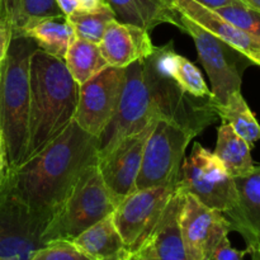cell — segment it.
<instances>
[{
    "mask_svg": "<svg viewBox=\"0 0 260 260\" xmlns=\"http://www.w3.org/2000/svg\"><path fill=\"white\" fill-rule=\"evenodd\" d=\"M98 154L99 139L73 121L42 151L9 169L3 183L28 208L52 216Z\"/></svg>",
    "mask_w": 260,
    "mask_h": 260,
    "instance_id": "cell-1",
    "label": "cell"
},
{
    "mask_svg": "<svg viewBox=\"0 0 260 260\" xmlns=\"http://www.w3.org/2000/svg\"><path fill=\"white\" fill-rule=\"evenodd\" d=\"M30 93L25 161L42 151L74 121L79 98L61 58L37 48L30 57Z\"/></svg>",
    "mask_w": 260,
    "mask_h": 260,
    "instance_id": "cell-2",
    "label": "cell"
},
{
    "mask_svg": "<svg viewBox=\"0 0 260 260\" xmlns=\"http://www.w3.org/2000/svg\"><path fill=\"white\" fill-rule=\"evenodd\" d=\"M30 38L15 36L0 70V129L7 145L9 169L25 161L30 93V57L37 50Z\"/></svg>",
    "mask_w": 260,
    "mask_h": 260,
    "instance_id": "cell-3",
    "label": "cell"
},
{
    "mask_svg": "<svg viewBox=\"0 0 260 260\" xmlns=\"http://www.w3.org/2000/svg\"><path fill=\"white\" fill-rule=\"evenodd\" d=\"M142 63L152 112L157 118L174 122L192 131L196 136L217 121L213 99L190 95L168 73L167 45L155 46L154 52Z\"/></svg>",
    "mask_w": 260,
    "mask_h": 260,
    "instance_id": "cell-4",
    "label": "cell"
},
{
    "mask_svg": "<svg viewBox=\"0 0 260 260\" xmlns=\"http://www.w3.org/2000/svg\"><path fill=\"white\" fill-rule=\"evenodd\" d=\"M116 202L107 189L98 161L84 170L78 182L52 215L43 234L46 244L71 241L106 216L113 213Z\"/></svg>",
    "mask_w": 260,
    "mask_h": 260,
    "instance_id": "cell-5",
    "label": "cell"
},
{
    "mask_svg": "<svg viewBox=\"0 0 260 260\" xmlns=\"http://www.w3.org/2000/svg\"><path fill=\"white\" fill-rule=\"evenodd\" d=\"M179 15V29L192 37L198 58L211 81L213 103L225 104L230 94L240 90L244 71L254 63L241 51L223 42L189 18Z\"/></svg>",
    "mask_w": 260,
    "mask_h": 260,
    "instance_id": "cell-6",
    "label": "cell"
},
{
    "mask_svg": "<svg viewBox=\"0 0 260 260\" xmlns=\"http://www.w3.org/2000/svg\"><path fill=\"white\" fill-rule=\"evenodd\" d=\"M194 137L192 131L174 122L156 118L145 144L136 190L178 183L185 150Z\"/></svg>",
    "mask_w": 260,
    "mask_h": 260,
    "instance_id": "cell-7",
    "label": "cell"
},
{
    "mask_svg": "<svg viewBox=\"0 0 260 260\" xmlns=\"http://www.w3.org/2000/svg\"><path fill=\"white\" fill-rule=\"evenodd\" d=\"M180 190L192 194L207 207L225 215L235 206L236 187L222 162L200 142H194L189 156H185L180 169Z\"/></svg>",
    "mask_w": 260,
    "mask_h": 260,
    "instance_id": "cell-8",
    "label": "cell"
},
{
    "mask_svg": "<svg viewBox=\"0 0 260 260\" xmlns=\"http://www.w3.org/2000/svg\"><path fill=\"white\" fill-rule=\"evenodd\" d=\"M52 216L38 213L0 184V258L28 260L46 245L43 234Z\"/></svg>",
    "mask_w": 260,
    "mask_h": 260,
    "instance_id": "cell-9",
    "label": "cell"
},
{
    "mask_svg": "<svg viewBox=\"0 0 260 260\" xmlns=\"http://www.w3.org/2000/svg\"><path fill=\"white\" fill-rule=\"evenodd\" d=\"M151 99L144 75L142 61L124 68V83L121 99L113 118L99 137V154H107L127 136L141 131L155 118Z\"/></svg>",
    "mask_w": 260,
    "mask_h": 260,
    "instance_id": "cell-10",
    "label": "cell"
},
{
    "mask_svg": "<svg viewBox=\"0 0 260 260\" xmlns=\"http://www.w3.org/2000/svg\"><path fill=\"white\" fill-rule=\"evenodd\" d=\"M177 187L178 183L137 189L116 206L112 213L114 225L131 254L149 240Z\"/></svg>",
    "mask_w": 260,
    "mask_h": 260,
    "instance_id": "cell-11",
    "label": "cell"
},
{
    "mask_svg": "<svg viewBox=\"0 0 260 260\" xmlns=\"http://www.w3.org/2000/svg\"><path fill=\"white\" fill-rule=\"evenodd\" d=\"M123 83L124 69L108 66L79 85L74 122L86 134L99 139L116 113Z\"/></svg>",
    "mask_w": 260,
    "mask_h": 260,
    "instance_id": "cell-12",
    "label": "cell"
},
{
    "mask_svg": "<svg viewBox=\"0 0 260 260\" xmlns=\"http://www.w3.org/2000/svg\"><path fill=\"white\" fill-rule=\"evenodd\" d=\"M187 260H212L218 244L231 233L222 212L207 207L192 194L184 193L179 216Z\"/></svg>",
    "mask_w": 260,
    "mask_h": 260,
    "instance_id": "cell-13",
    "label": "cell"
},
{
    "mask_svg": "<svg viewBox=\"0 0 260 260\" xmlns=\"http://www.w3.org/2000/svg\"><path fill=\"white\" fill-rule=\"evenodd\" d=\"M156 118L151 119L141 131L122 140L111 151L98 156L99 172L116 206L136 190L145 144L154 128Z\"/></svg>",
    "mask_w": 260,
    "mask_h": 260,
    "instance_id": "cell-14",
    "label": "cell"
},
{
    "mask_svg": "<svg viewBox=\"0 0 260 260\" xmlns=\"http://www.w3.org/2000/svg\"><path fill=\"white\" fill-rule=\"evenodd\" d=\"M236 203L225 213L231 231L243 236L249 251L260 249V165L244 175L234 178Z\"/></svg>",
    "mask_w": 260,
    "mask_h": 260,
    "instance_id": "cell-15",
    "label": "cell"
},
{
    "mask_svg": "<svg viewBox=\"0 0 260 260\" xmlns=\"http://www.w3.org/2000/svg\"><path fill=\"white\" fill-rule=\"evenodd\" d=\"M99 48L108 66L124 69L144 61L155 50L149 30L113 19L107 25Z\"/></svg>",
    "mask_w": 260,
    "mask_h": 260,
    "instance_id": "cell-16",
    "label": "cell"
},
{
    "mask_svg": "<svg viewBox=\"0 0 260 260\" xmlns=\"http://www.w3.org/2000/svg\"><path fill=\"white\" fill-rule=\"evenodd\" d=\"M174 8L179 14L189 18L223 42L241 51L253 63L260 55V37L239 29L215 10L194 0H174Z\"/></svg>",
    "mask_w": 260,
    "mask_h": 260,
    "instance_id": "cell-17",
    "label": "cell"
},
{
    "mask_svg": "<svg viewBox=\"0 0 260 260\" xmlns=\"http://www.w3.org/2000/svg\"><path fill=\"white\" fill-rule=\"evenodd\" d=\"M71 243L93 260H128L131 256L112 213L83 231Z\"/></svg>",
    "mask_w": 260,
    "mask_h": 260,
    "instance_id": "cell-18",
    "label": "cell"
},
{
    "mask_svg": "<svg viewBox=\"0 0 260 260\" xmlns=\"http://www.w3.org/2000/svg\"><path fill=\"white\" fill-rule=\"evenodd\" d=\"M119 22L139 25L151 32L159 24L169 23L179 28V13L174 0H106Z\"/></svg>",
    "mask_w": 260,
    "mask_h": 260,
    "instance_id": "cell-19",
    "label": "cell"
},
{
    "mask_svg": "<svg viewBox=\"0 0 260 260\" xmlns=\"http://www.w3.org/2000/svg\"><path fill=\"white\" fill-rule=\"evenodd\" d=\"M15 36L30 38L40 50L61 60L65 58L69 47L76 38L73 25L65 15L33 18L25 22Z\"/></svg>",
    "mask_w": 260,
    "mask_h": 260,
    "instance_id": "cell-20",
    "label": "cell"
},
{
    "mask_svg": "<svg viewBox=\"0 0 260 260\" xmlns=\"http://www.w3.org/2000/svg\"><path fill=\"white\" fill-rule=\"evenodd\" d=\"M183 196L178 185L149 238L161 260H187L179 223Z\"/></svg>",
    "mask_w": 260,
    "mask_h": 260,
    "instance_id": "cell-21",
    "label": "cell"
},
{
    "mask_svg": "<svg viewBox=\"0 0 260 260\" xmlns=\"http://www.w3.org/2000/svg\"><path fill=\"white\" fill-rule=\"evenodd\" d=\"M251 147L239 136L233 127L222 123L217 129V142L213 154L222 162L226 172L233 178L244 175L254 168Z\"/></svg>",
    "mask_w": 260,
    "mask_h": 260,
    "instance_id": "cell-22",
    "label": "cell"
},
{
    "mask_svg": "<svg viewBox=\"0 0 260 260\" xmlns=\"http://www.w3.org/2000/svg\"><path fill=\"white\" fill-rule=\"evenodd\" d=\"M213 109L222 123H228L253 149L260 141V124L249 108L241 90L230 94L225 104L213 103Z\"/></svg>",
    "mask_w": 260,
    "mask_h": 260,
    "instance_id": "cell-23",
    "label": "cell"
},
{
    "mask_svg": "<svg viewBox=\"0 0 260 260\" xmlns=\"http://www.w3.org/2000/svg\"><path fill=\"white\" fill-rule=\"evenodd\" d=\"M71 78L76 84L86 83L91 78L108 68L104 60L99 45L76 37L66 52L63 58Z\"/></svg>",
    "mask_w": 260,
    "mask_h": 260,
    "instance_id": "cell-24",
    "label": "cell"
},
{
    "mask_svg": "<svg viewBox=\"0 0 260 260\" xmlns=\"http://www.w3.org/2000/svg\"><path fill=\"white\" fill-rule=\"evenodd\" d=\"M63 15L56 0H0V22L9 25L15 36L33 18Z\"/></svg>",
    "mask_w": 260,
    "mask_h": 260,
    "instance_id": "cell-25",
    "label": "cell"
},
{
    "mask_svg": "<svg viewBox=\"0 0 260 260\" xmlns=\"http://www.w3.org/2000/svg\"><path fill=\"white\" fill-rule=\"evenodd\" d=\"M167 68L178 85L188 94L200 99H213L200 69L184 56L175 52L173 42L167 43Z\"/></svg>",
    "mask_w": 260,
    "mask_h": 260,
    "instance_id": "cell-26",
    "label": "cell"
},
{
    "mask_svg": "<svg viewBox=\"0 0 260 260\" xmlns=\"http://www.w3.org/2000/svg\"><path fill=\"white\" fill-rule=\"evenodd\" d=\"M66 19L73 25L76 37L99 45L107 25L111 20L117 18L112 8L106 2L93 10L76 9L71 14L66 15Z\"/></svg>",
    "mask_w": 260,
    "mask_h": 260,
    "instance_id": "cell-27",
    "label": "cell"
},
{
    "mask_svg": "<svg viewBox=\"0 0 260 260\" xmlns=\"http://www.w3.org/2000/svg\"><path fill=\"white\" fill-rule=\"evenodd\" d=\"M217 14L225 18L228 22L249 35L260 37V12L239 2L235 4L215 9Z\"/></svg>",
    "mask_w": 260,
    "mask_h": 260,
    "instance_id": "cell-28",
    "label": "cell"
},
{
    "mask_svg": "<svg viewBox=\"0 0 260 260\" xmlns=\"http://www.w3.org/2000/svg\"><path fill=\"white\" fill-rule=\"evenodd\" d=\"M28 260H93L71 241L56 240L36 250Z\"/></svg>",
    "mask_w": 260,
    "mask_h": 260,
    "instance_id": "cell-29",
    "label": "cell"
},
{
    "mask_svg": "<svg viewBox=\"0 0 260 260\" xmlns=\"http://www.w3.org/2000/svg\"><path fill=\"white\" fill-rule=\"evenodd\" d=\"M246 254H250L248 249L238 250V249L233 248L228 236L217 245L215 253H213L212 260H244Z\"/></svg>",
    "mask_w": 260,
    "mask_h": 260,
    "instance_id": "cell-30",
    "label": "cell"
},
{
    "mask_svg": "<svg viewBox=\"0 0 260 260\" xmlns=\"http://www.w3.org/2000/svg\"><path fill=\"white\" fill-rule=\"evenodd\" d=\"M12 37V29L9 28V25L0 22V63L4 61L5 56H7Z\"/></svg>",
    "mask_w": 260,
    "mask_h": 260,
    "instance_id": "cell-31",
    "label": "cell"
},
{
    "mask_svg": "<svg viewBox=\"0 0 260 260\" xmlns=\"http://www.w3.org/2000/svg\"><path fill=\"white\" fill-rule=\"evenodd\" d=\"M132 258L134 260H161L150 240H147L136 253L132 254Z\"/></svg>",
    "mask_w": 260,
    "mask_h": 260,
    "instance_id": "cell-32",
    "label": "cell"
},
{
    "mask_svg": "<svg viewBox=\"0 0 260 260\" xmlns=\"http://www.w3.org/2000/svg\"><path fill=\"white\" fill-rule=\"evenodd\" d=\"M8 172H9V162H8L7 145H5L4 135L0 129V184L5 180Z\"/></svg>",
    "mask_w": 260,
    "mask_h": 260,
    "instance_id": "cell-33",
    "label": "cell"
},
{
    "mask_svg": "<svg viewBox=\"0 0 260 260\" xmlns=\"http://www.w3.org/2000/svg\"><path fill=\"white\" fill-rule=\"evenodd\" d=\"M194 2L205 5L206 8H210V9L215 10L217 9V8H222V7H226V5L235 4V3H239L240 0H194Z\"/></svg>",
    "mask_w": 260,
    "mask_h": 260,
    "instance_id": "cell-34",
    "label": "cell"
},
{
    "mask_svg": "<svg viewBox=\"0 0 260 260\" xmlns=\"http://www.w3.org/2000/svg\"><path fill=\"white\" fill-rule=\"evenodd\" d=\"M56 3H57L58 8H60L65 17L75 12L76 9H79L78 0H56Z\"/></svg>",
    "mask_w": 260,
    "mask_h": 260,
    "instance_id": "cell-35",
    "label": "cell"
},
{
    "mask_svg": "<svg viewBox=\"0 0 260 260\" xmlns=\"http://www.w3.org/2000/svg\"><path fill=\"white\" fill-rule=\"evenodd\" d=\"M103 3H106V0H78L79 9L84 10L96 9V8L101 7Z\"/></svg>",
    "mask_w": 260,
    "mask_h": 260,
    "instance_id": "cell-36",
    "label": "cell"
},
{
    "mask_svg": "<svg viewBox=\"0 0 260 260\" xmlns=\"http://www.w3.org/2000/svg\"><path fill=\"white\" fill-rule=\"evenodd\" d=\"M241 3H244V4L249 5V7L254 8V9L259 10L260 12V0H240Z\"/></svg>",
    "mask_w": 260,
    "mask_h": 260,
    "instance_id": "cell-37",
    "label": "cell"
},
{
    "mask_svg": "<svg viewBox=\"0 0 260 260\" xmlns=\"http://www.w3.org/2000/svg\"><path fill=\"white\" fill-rule=\"evenodd\" d=\"M251 260H260V249L259 250H254L250 253Z\"/></svg>",
    "mask_w": 260,
    "mask_h": 260,
    "instance_id": "cell-38",
    "label": "cell"
},
{
    "mask_svg": "<svg viewBox=\"0 0 260 260\" xmlns=\"http://www.w3.org/2000/svg\"><path fill=\"white\" fill-rule=\"evenodd\" d=\"M254 65H258V66H260V55L258 56V57L255 58V61H254Z\"/></svg>",
    "mask_w": 260,
    "mask_h": 260,
    "instance_id": "cell-39",
    "label": "cell"
},
{
    "mask_svg": "<svg viewBox=\"0 0 260 260\" xmlns=\"http://www.w3.org/2000/svg\"><path fill=\"white\" fill-rule=\"evenodd\" d=\"M128 260H134V258H132V254H131V256H129Z\"/></svg>",
    "mask_w": 260,
    "mask_h": 260,
    "instance_id": "cell-40",
    "label": "cell"
},
{
    "mask_svg": "<svg viewBox=\"0 0 260 260\" xmlns=\"http://www.w3.org/2000/svg\"><path fill=\"white\" fill-rule=\"evenodd\" d=\"M0 70H2V63H0Z\"/></svg>",
    "mask_w": 260,
    "mask_h": 260,
    "instance_id": "cell-41",
    "label": "cell"
},
{
    "mask_svg": "<svg viewBox=\"0 0 260 260\" xmlns=\"http://www.w3.org/2000/svg\"><path fill=\"white\" fill-rule=\"evenodd\" d=\"M0 260H7V259H3V258H0Z\"/></svg>",
    "mask_w": 260,
    "mask_h": 260,
    "instance_id": "cell-42",
    "label": "cell"
}]
</instances>
